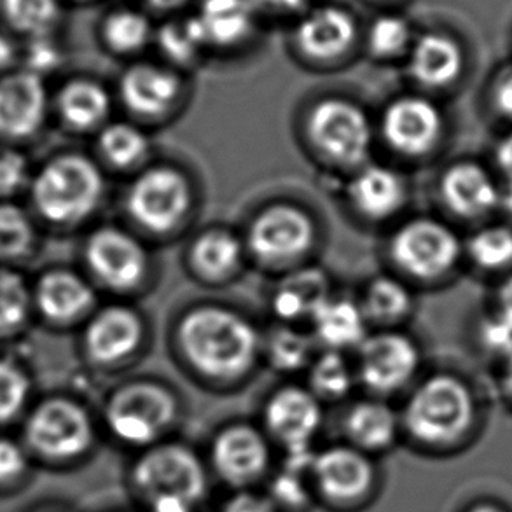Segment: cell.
I'll return each instance as SVG.
<instances>
[{"label":"cell","mask_w":512,"mask_h":512,"mask_svg":"<svg viewBox=\"0 0 512 512\" xmlns=\"http://www.w3.org/2000/svg\"><path fill=\"white\" fill-rule=\"evenodd\" d=\"M60 58H62L60 49L55 42L51 41L49 35L32 37V42L27 49V70L41 76V74L55 69L56 65L60 63Z\"/></svg>","instance_id":"cell-46"},{"label":"cell","mask_w":512,"mask_h":512,"mask_svg":"<svg viewBox=\"0 0 512 512\" xmlns=\"http://www.w3.org/2000/svg\"><path fill=\"white\" fill-rule=\"evenodd\" d=\"M313 385L324 397H343L352 385L345 360L338 353H327L313 369Z\"/></svg>","instance_id":"cell-42"},{"label":"cell","mask_w":512,"mask_h":512,"mask_svg":"<svg viewBox=\"0 0 512 512\" xmlns=\"http://www.w3.org/2000/svg\"><path fill=\"white\" fill-rule=\"evenodd\" d=\"M413 42L411 25L401 14H381L367 32L369 49L378 58H395L409 53Z\"/></svg>","instance_id":"cell-34"},{"label":"cell","mask_w":512,"mask_h":512,"mask_svg":"<svg viewBox=\"0 0 512 512\" xmlns=\"http://www.w3.org/2000/svg\"><path fill=\"white\" fill-rule=\"evenodd\" d=\"M194 507L196 506L187 500L173 499V497L154 500L149 504L151 512H194Z\"/></svg>","instance_id":"cell-52"},{"label":"cell","mask_w":512,"mask_h":512,"mask_svg":"<svg viewBox=\"0 0 512 512\" xmlns=\"http://www.w3.org/2000/svg\"><path fill=\"white\" fill-rule=\"evenodd\" d=\"M502 203L506 205L507 212L512 215V186H509V193L504 196V200H502Z\"/></svg>","instance_id":"cell-56"},{"label":"cell","mask_w":512,"mask_h":512,"mask_svg":"<svg viewBox=\"0 0 512 512\" xmlns=\"http://www.w3.org/2000/svg\"><path fill=\"white\" fill-rule=\"evenodd\" d=\"M266 425L271 436L284 444L287 457L313 453L312 441L322 425V409L310 392L284 388L268 402Z\"/></svg>","instance_id":"cell-11"},{"label":"cell","mask_w":512,"mask_h":512,"mask_svg":"<svg viewBox=\"0 0 512 512\" xmlns=\"http://www.w3.org/2000/svg\"><path fill=\"white\" fill-rule=\"evenodd\" d=\"M177 406L172 395L153 383L119 390L107 408V423L119 441L149 446L172 425Z\"/></svg>","instance_id":"cell-5"},{"label":"cell","mask_w":512,"mask_h":512,"mask_svg":"<svg viewBox=\"0 0 512 512\" xmlns=\"http://www.w3.org/2000/svg\"><path fill=\"white\" fill-rule=\"evenodd\" d=\"M142 326L135 313L125 308H109L91 322L86 331V348L91 357L112 364L125 359L139 346Z\"/></svg>","instance_id":"cell-22"},{"label":"cell","mask_w":512,"mask_h":512,"mask_svg":"<svg viewBox=\"0 0 512 512\" xmlns=\"http://www.w3.org/2000/svg\"><path fill=\"white\" fill-rule=\"evenodd\" d=\"M104 39L116 53H135L146 48L156 30L144 11L133 7H118L107 14Z\"/></svg>","instance_id":"cell-30"},{"label":"cell","mask_w":512,"mask_h":512,"mask_svg":"<svg viewBox=\"0 0 512 512\" xmlns=\"http://www.w3.org/2000/svg\"><path fill=\"white\" fill-rule=\"evenodd\" d=\"M128 205L133 217L144 226L167 231L186 214L189 205L186 180L172 168H153L133 184Z\"/></svg>","instance_id":"cell-10"},{"label":"cell","mask_w":512,"mask_h":512,"mask_svg":"<svg viewBox=\"0 0 512 512\" xmlns=\"http://www.w3.org/2000/svg\"><path fill=\"white\" fill-rule=\"evenodd\" d=\"M212 464L226 483L247 488L268 471L270 448L263 434L256 429L235 425L215 437Z\"/></svg>","instance_id":"cell-12"},{"label":"cell","mask_w":512,"mask_h":512,"mask_svg":"<svg viewBox=\"0 0 512 512\" xmlns=\"http://www.w3.org/2000/svg\"><path fill=\"white\" fill-rule=\"evenodd\" d=\"M392 254L402 270L418 278L443 277L460 257L457 235L443 222L418 219L397 231Z\"/></svg>","instance_id":"cell-7"},{"label":"cell","mask_w":512,"mask_h":512,"mask_svg":"<svg viewBox=\"0 0 512 512\" xmlns=\"http://www.w3.org/2000/svg\"><path fill=\"white\" fill-rule=\"evenodd\" d=\"M310 343L305 336L294 331H280L273 340V359L278 367L294 369L305 362Z\"/></svg>","instance_id":"cell-44"},{"label":"cell","mask_w":512,"mask_h":512,"mask_svg":"<svg viewBox=\"0 0 512 512\" xmlns=\"http://www.w3.org/2000/svg\"><path fill=\"white\" fill-rule=\"evenodd\" d=\"M441 130V112L427 98H399L388 107L383 119V132L390 146L409 156L429 153Z\"/></svg>","instance_id":"cell-15"},{"label":"cell","mask_w":512,"mask_h":512,"mask_svg":"<svg viewBox=\"0 0 512 512\" xmlns=\"http://www.w3.org/2000/svg\"><path fill=\"white\" fill-rule=\"evenodd\" d=\"M30 292L25 280L9 270H0V334L13 333L27 320Z\"/></svg>","instance_id":"cell-37"},{"label":"cell","mask_w":512,"mask_h":512,"mask_svg":"<svg viewBox=\"0 0 512 512\" xmlns=\"http://www.w3.org/2000/svg\"><path fill=\"white\" fill-rule=\"evenodd\" d=\"M179 93V79L170 70L140 63L125 72L121 95L125 104L147 116L167 111Z\"/></svg>","instance_id":"cell-23"},{"label":"cell","mask_w":512,"mask_h":512,"mask_svg":"<svg viewBox=\"0 0 512 512\" xmlns=\"http://www.w3.org/2000/svg\"><path fill=\"white\" fill-rule=\"evenodd\" d=\"M446 205L462 217H481L497 207L500 194L490 173L476 163H458L448 168L441 180Z\"/></svg>","instance_id":"cell-20"},{"label":"cell","mask_w":512,"mask_h":512,"mask_svg":"<svg viewBox=\"0 0 512 512\" xmlns=\"http://www.w3.org/2000/svg\"><path fill=\"white\" fill-rule=\"evenodd\" d=\"M180 341L194 366L217 378L238 376L256 355V331L221 308L189 313L180 326Z\"/></svg>","instance_id":"cell-1"},{"label":"cell","mask_w":512,"mask_h":512,"mask_svg":"<svg viewBox=\"0 0 512 512\" xmlns=\"http://www.w3.org/2000/svg\"><path fill=\"white\" fill-rule=\"evenodd\" d=\"M497 305H499L497 308L499 312L495 317L512 329V277L507 278L500 287L499 294H497Z\"/></svg>","instance_id":"cell-49"},{"label":"cell","mask_w":512,"mask_h":512,"mask_svg":"<svg viewBox=\"0 0 512 512\" xmlns=\"http://www.w3.org/2000/svg\"><path fill=\"white\" fill-rule=\"evenodd\" d=\"M37 210L48 221L74 224L91 214L102 194L97 167L77 154L49 161L37 173L32 186Z\"/></svg>","instance_id":"cell-2"},{"label":"cell","mask_w":512,"mask_h":512,"mask_svg":"<svg viewBox=\"0 0 512 512\" xmlns=\"http://www.w3.org/2000/svg\"><path fill=\"white\" fill-rule=\"evenodd\" d=\"M46 90L41 76L21 70L0 79V135L28 139L39 132L46 118Z\"/></svg>","instance_id":"cell-14"},{"label":"cell","mask_w":512,"mask_h":512,"mask_svg":"<svg viewBox=\"0 0 512 512\" xmlns=\"http://www.w3.org/2000/svg\"><path fill=\"white\" fill-rule=\"evenodd\" d=\"M504 385H506L507 394H509V397L512 399V352L507 355Z\"/></svg>","instance_id":"cell-55"},{"label":"cell","mask_w":512,"mask_h":512,"mask_svg":"<svg viewBox=\"0 0 512 512\" xmlns=\"http://www.w3.org/2000/svg\"><path fill=\"white\" fill-rule=\"evenodd\" d=\"M464 49L450 35L427 32L409 49V72L418 83L444 88L455 83L464 70Z\"/></svg>","instance_id":"cell-19"},{"label":"cell","mask_w":512,"mask_h":512,"mask_svg":"<svg viewBox=\"0 0 512 512\" xmlns=\"http://www.w3.org/2000/svg\"><path fill=\"white\" fill-rule=\"evenodd\" d=\"M34 243V228L16 205L0 203V259L25 256Z\"/></svg>","instance_id":"cell-36"},{"label":"cell","mask_w":512,"mask_h":512,"mask_svg":"<svg viewBox=\"0 0 512 512\" xmlns=\"http://www.w3.org/2000/svg\"><path fill=\"white\" fill-rule=\"evenodd\" d=\"M357 37V21L340 6L308 9L301 16L294 41L298 48L315 60H333L345 55Z\"/></svg>","instance_id":"cell-16"},{"label":"cell","mask_w":512,"mask_h":512,"mask_svg":"<svg viewBox=\"0 0 512 512\" xmlns=\"http://www.w3.org/2000/svg\"><path fill=\"white\" fill-rule=\"evenodd\" d=\"M469 512H504L500 511L499 507H493V506H478L474 507V509H471Z\"/></svg>","instance_id":"cell-57"},{"label":"cell","mask_w":512,"mask_h":512,"mask_svg":"<svg viewBox=\"0 0 512 512\" xmlns=\"http://www.w3.org/2000/svg\"><path fill=\"white\" fill-rule=\"evenodd\" d=\"M411 305L409 292L392 278L376 280L367 292V312L381 320L399 319Z\"/></svg>","instance_id":"cell-40"},{"label":"cell","mask_w":512,"mask_h":512,"mask_svg":"<svg viewBox=\"0 0 512 512\" xmlns=\"http://www.w3.org/2000/svg\"><path fill=\"white\" fill-rule=\"evenodd\" d=\"M154 37L161 51L177 63L191 62L208 46L194 14L165 21Z\"/></svg>","instance_id":"cell-31"},{"label":"cell","mask_w":512,"mask_h":512,"mask_svg":"<svg viewBox=\"0 0 512 512\" xmlns=\"http://www.w3.org/2000/svg\"><path fill=\"white\" fill-rule=\"evenodd\" d=\"M312 0H256L257 6L268 7L270 11L280 14H294L306 11Z\"/></svg>","instance_id":"cell-50"},{"label":"cell","mask_w":512,"mask_h":512,"mask_svg":"<svg viewBox=\"0 0 512 512\" xmlns=\"http://www.w3.org/2000/svg\"><path fill=\"white\" fill-rule=\"evenodd\" d=\"M35 301L49 320L62 324L77 319L90 308L93 292L74 273L51 271L37 285Z\"/></svg>","instance_id":"cell-24"},{"label":"cell","mask_w":512,"mask_h":512,"mask_svg":"<svg viewBox=\"0 0 512 512\" xmlns=\"http://www.w3.org/2000/svg\"><path fill=\"white\" fill-rule=\"evenodd\" d=\"M268 497L273 500V504L280 512H298L306 509L310 506L312 492L305 481V472L285 467L284 472H280L277 478L271 481Z\"/></svg>","instance_id":"cell-41"},{"label":"cell","mask_w":512,"mask_h":512,"mask_svg":"<svg viewBox=\"0 0 512 512\" xmlns=\"http://www.w3.org/2000/svg\"><path fill=\"white\" fill-rule=\"evenodd\" d=\"M469 256L485 270H502L512 264V229L492 226L481 229L469 242Z\"/></svg>","instance_id":"cell-35"},{"label":"cell","mask_w":512,"mask_h":512,"mask_svg":"<svg viewBox=\"0 0 512 512\" xmlns=\"http://www.w3.org/2000/svg\"><path fill=\"white\" fill-rule=\"evenodd\" d=\"M27 443L35 453L69 462L90 450L93 427L83 408L65 399L44 402L27 422Z\"/></svg>","instance_id":"cell-6"},{"label":"cell","mask_w":512,"mask_h":512,"mask_svg":"<svg viewBox=\"0 0 512 512\" xmlns=\"http://www.w3.org/2000/svg\"><path fill=\"white\" fill-rule=\"evenodd\" d=\"M100 146L107 160L118 167L132 165L146 153L147 140L142 133L130 125H112L105 130Z\"/></svg>","instance_id":"cell-38"},{"label":"cell","mask_w":512,"mask_h":512,"mask_svg":"<svg viewBox=\"0 0 512 512\" xmlns=\"http://www.w3.org/2000/svg\"><path fill=\"white\" fill-rule=\"evenodd\" d=\"M63 119L77 130L97 125L109 112V97L102 86L76 81L63 88L58 100Z\"/></svg>","instance_id":"cell-27"},{"label":"cell","mask_w":512,"mask_h":512,"mask_svg":"<svg viewBox=\"0 0 512 512\" xmlns=\"http://www.w3.org/2000/svg\"><path fill=\"white\" fill-rule=\"evenodd\" d=\"M310 476L324 499L346 507L366 499L374 485V467L367 453L353 446H334L315 455Z\"/></svg>","instance_id":"cell-9"},{"label":"cell","mask_w":512,"mask_h":512,"mask_svg":"<svg viewBox=\"0 0 512 512\" xmlns=\"http://www.w3.org/2000/svg\"><path fill=\"white\" fill-rule=\"evenodd\" d=\"M312 221L301 210L277 207L257 217L250 229V245L271 261L303 254L312 243Z\"/></svg>","instance_id":"cell-18"},{"label":"cell","mask_w":512,"mask_h":512,"mask_svg":"<svg viewBox=\"0 0 512 512\" xmlns=\"http://www.w3.org/2000/svg\"><path fill=\"white\" fill-rule=\"evenodd\" d=\"M193 259L200 271L208 277H221L233 270L238 263L240 243L229 233H207L194 245Z\"/></svg>","instance_id":"cell-33"},{"label":"cell","mask_w":512,"mask_h":512,"mask_svg":"<svg viewBox=\"0 0 512 512\" xmlns=\"http://www.w3.org/2000/svg\"><path fill=\"white\" fill-rule=\"evenodd\" d=\"M30 395V381L20 367L0 360V423H7L21 415Z\"/></svg>","instance_id":"cell-39"},{"label":"cell","mask_w":512,"mask_h":512,"mask_svg":"<svg viewBox=\"0 0 512 512\" xmlns=\"http://www.w3.org/2000/svg\"><path fill=\"white\" fill-rule=\"evenodd\" d=\"M11 27L30 37L49 35L60 18L58 0H2Z\"/></svg>","instance_id":"cell-32"},{"label":"cell","mask_w":512,"mask_h":512,"mask_svg":"<svg viewBox=\"0 0 512 512\" xmlns=\"http://www.w3.org/2000/svg\"><path fill=\"white\" fill-rule=\"evenodd\" d=\"M327 301L326 280L319 271H305L287 280L275 298V310L282 319H298L315 313Z\"/></svg>","instance_id":"cell-28"},{"label":"cell","mask_w":512,"mask_h":512,"mask_svg":"<svg viewBox=\"0 0 512 512\" xmlns=\"http://www.w3.org/2000/svg\"><path fill=\"white\" fill-rule=\"evenodd\" d=\"M133 486L147 504L173 497L196 506L207 493V471L193 451L179 444H161L137 462Z\"/></svg>","instance_id":"cell-4"},{"label":"cell","mask_w":512,"mask_h":512,"mask_svg":"<svg viewBox=\"0 0 512 512\" xmlns=\"http://www.w3.org/2000/svg\"><path fill=\"white\" fill-rule=\"evenodd\" d=\"M313 319L320 338L334 348L355 345L364 336L362 313L348 301H326Z\"/></svg>","instance_id":"cell-29"},{"label":"cell","mask_w":512,"mask_h":512,"mask_svg":"<svg viewBox=\"0 0 512 512\" xmlns=\"http://www.w3.org/2000/svg\"><path fill=\"white\" fill-rule=\"evenodd\" d=\"M355 207L374 219L394 214L404 201L402 180L388 168L369 167L352 184Z\"/></svg>","instance_id":"cell-26"},{"label":"cell","mask_w":512,"mask_h":512,"mask_svg":"<svg viewBox=\"0 0 512 512\" xmlns=\"http://www.w3.org/2000/svg\"><path fill=\"white\" fill-rule=\"evenodd\" d=\"M493 105L495 109L512 119V67L504 70L493 84Z\"/></svg>","instance_id":"cell-48"},{"label":"cell","mask_w":512,"mask_h":512,"mask_svg":"<svg viewBox=\"0 0 512 512\" xmlns=\"http://www.w3.org/2000/svg\"><path fill=\"white\" fill-rule=\"evenodd\" d=\"M86 257L91 270L118 289L137 284L146 271L144 249L119 229H100L91 236Z\"/></svg>","instance_id":"cell-17"},{"label":"cell","mask_w":512,"mask_h":512,"mask_svg":"<svg viewBox=\"0 0 512 512\" xmlns=\"http://www.w3.org/2000/svg\"><path fill=\"white\" fill-rule=\"evenodd\" d=\"M14 60V48L9 39L0 35V70L7 69Z\"/></svg>","instance_id":"cell-54"},{"label":"cell","mask_w":512,"mask_h":512,"mask_svg":"<svg viewBox=\"0 0 512 512\" xmlns=\"http://www.w3.org/2000/svg\"><path fill=\"white\" fill-rule=\"evenodd\" d=\"M420 362L418 348L401 334H380L360 350V376L374 392H394L408 383Z\"/></svg>","instance_id":"cell-13"},{"label":"cell","mask_w":512,"mask_h":512,"mask_svg":"<svg viewBox=\"0 0 512 512\" xmlns=\"http://www.w3.org/2000/svg\"><path fill=\"white\" fill-rule=\"evenodd\" d=\"M208 46L229 48L249 39L256 28V0H200L196 11Z\"/></svg>","instance_id":"cell-21"},{"label":"cell","mask_w":512,"mask_h":512,"mask_svg":"<svg viewBox=\"0 0 512 512\" xmlns=\"http://www.w3.org/2000/svg\"><path fill=\"white\" fill-rule=\"evenodd\" d=\"M27 179V160L14 149L0 147V198L18 193Z\"/></svg>","instance_id":"cell-43"},{"label":"cell","mask_w":512,"mask_h":512,"mask_svg":"<svg viewBox=\"0 0 512 512\" xmlns=\"http://www.w3.org/2000/svg\"><path fill=\"white\" fill-rule=\"evenodd\" d=\"M346 434L353 448L374 453L388 450L397 436L394 411L380 402H360L346 418Z\"/></svg>","instance_id":"cell-25"},{"label":"cell","mask_w":512,"mask_h":512,"mask_svg":"<svg viewBox=\"0 0 512 512\" xmlns=\"http://www.w3.org/2000/svg\"><path fill=\"white\" fill-rule=\"evenodd\" d=\"M497 165L512 186V132L497 147Z\"/></svg>","instance_id":"cell-51"},{"label":"cell","mask_w":512,"mask_h":512,"mask_svg":"<svg viewBox=\"0 0 512 512\" xmlns=\"http://www.w3.org/2000/svg\"><path fill=\"white\" fill-rule=\"evenodd\" d=\"M27 469V450L11 439H0V486L13 485Z\"/></svg>","instance_id":"cell-45"},{"label":"cell","mask_w":512,"mask_h":512,"mask_svg":"<svg viewBox=\"0 0 512 512\" xmlns=\"http://www.w3.org/2000/svg\"><path fill=\"white\" fill-rule=\"evenodd\" d=\"M222 512H280L278 507L273 504V500L268 495L261 493L238 492L224 504Z\"/></svg>","instance_id":"cell-47"},{"label":"cell","mask_w":512,"mask_h":512,"mask_svg":"<svg viewBox=\"0 0 512 512\" xmlns=\"http://www.w3.org/2000/svg\"><path fill=\"white\" fill-rule=\"evenodd\" d=\"M474 422L471 390L453 376H434L409 399L406 427L425 444H450Z\"/></svg>","instance_id":"cell-3"},{"label":"cell","mask_w":512,"mask_h":512,"mask_svg":"<svg viewBox=\"0 0 512 512\" xmlns=\"http://www.w3.org/2000/svg\"><path fill=\"white\" fill-rule=\"evenodd\" d=\"M149 7H153L154 11L161 13H172L182 6H186L187 0H146Z\"/></svg>","instance_id":"cell-53"},{"label":"cell","mask_w":512,"mask_h":512,"mask_svg":"<svg viewBox=\"0 0 512 512\" xmlns=\"http://www.w3.org/2000/svg\"><path fill=\"white\" fill-rule=\"evenodd\" d=\"M310 135L322 153L341 163H359L371 144L366 116L345 100H326L310 118Z\"/></svg>","instance_id":"cell-8"}]
</instances>
